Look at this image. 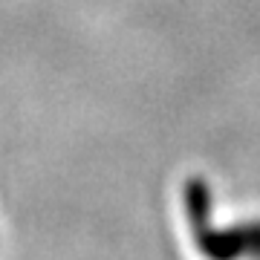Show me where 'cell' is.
Returning a JSON list of instances; mask_svg holds the SVG:
<instances>
[{
  "mask_svg": "<svg viewBox=\"0 0 260 260\" xmlns=\"http://www.w3.org/2000/svg\"><path fill=\"white\" fill-rule=\"evenodd\" d=\"M185 211L194 232V243L205 260H260V223H240L223 232L211 225V188L205 179H188Z\"/></svg>",
  "mask_w": 260,
  "mask_h": 260,
  "instance_id": "obj_1",
  "label": "cell"
}]
</instances>
